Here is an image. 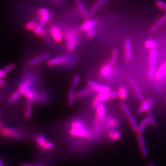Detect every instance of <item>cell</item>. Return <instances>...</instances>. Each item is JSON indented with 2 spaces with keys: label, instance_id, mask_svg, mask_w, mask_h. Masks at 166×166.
Segmentation results:
<instances>
[{
  "label": "cell",
  "instance_id": "43",
  "mask_svg": "<svg viewBox=\"0 0 166 166\" xmlns=\"http://www.w3.org/2000/svg\"><path fill=\"white\" fill-rule=\"evenodd\" d=\"M6 82L3 78H0V86L4 87L6 86Z\"/></svg>",
  "mask_w": 166,
  "mask_h": 166
},
{
  "label": "cell",
  "instance_id": "38",
  "mask_svg": "<svg viewBox=\"0 0 166 166\" xmlns=\"http://www.w3.org/2000/svg\"><path fill=\"white\" fill-rule=\"evenodd\" d=\"M15 65L14 64H9L8 65L6 66L2 70L5 72V73L7 74V73L10 72V71H12L15 68Z\"/></svg>",
  "mask_w": 166,
  "mask_h": 166
},
{
  "label": "cell",
  "instance_id": "39",
  "mask_svg": "<svg viewBox=\"0 0 166 166\" xmlns=\"http://www.w3.org/2000/svg\"><path fill=\"white\" fill-rule=\"evenodd\" d=\"M145 46L147 48L149 49H153L155 46V43L154 41H150V40H148L145 42Z\"/></svg>",
  "mask_w": 166,
  "mask_h": 166
},
{
  "label": "cell",
  "instance_id": "34",
  "mask_svg": "<svg viewBox=\"0 0 166 166\" xmlns=\"http://www.w3.org/2000/svg\"><path fill=\"white\" fill-rule=\"evenodd\" d=\"M36 143H37V145L40 146L41 148L43 147V146L44 145V143H46V138L43 136H37L36 138Z\"/></svg>",
  "mask_w": 166,
  "mask_h": 166
},
{
  "label": "cell",
  "instance_id": "36",
  "mask_svg": "<svg viewBox=\"0 0 166 166\" xmlns=\"http://www.w3.org/2000/svg\"><path fill=\"white\" fill-rule=\"evenodd\" d=\"M32 105H27L26 110L25 112V117L29 119L32 115Z\"/></svg>",
  "mask_w": 166,
  "mask_h": 166
},
{
  "label": "cell",
  "instance_id": "7",
  "mask_svg": "<svg viewBox=\"0 0 166 166\" xmlns=\"http://www.w3.org/2000/svg\"><path fill=\"white\" fill-rule=\"evenodd\" d=\"M68 61V58L65 56H57L49 59L48 62V65L50 66H55L66 64Z\"/></svg>",
  "mask_w": 166,
  "mask_h": 166
},
{
  "label": "cell",
  "instance_id": "2",
  "mask_svg": "<svg viewBox=\"0 0 166 166\" xmlns=\"http://www.w3.org/2000/svg\"><path fill=\"white\" fill-rule=\"evenodd\" d=\"M66 41L67 43L66 49L68 51H73L77 46L78 41V36L75 31L68 30L65 34Z\"/></svg>",
  "mask_w": 166,
  "mask_h": 166
},
{
  "label": "cell",
  "instance_id": "4",
  "mask_svg": "<svg viewBox=\"0 0 166 166\" xmlns=\"http://www.w3.org/2000/svg\"><path fill=\"white\" fill-rule=\"evenodd\" d=\"M157 52L155 50H152L149 55V69H148V79L152 80L155 76V66L157 62Z\"/></svg>",
  "mask_w": 166,
  "mask_h": 166
},
{
  "label": "cell",
  "instance_id": "9",
  "mask_svg": "<svg viewBox=\"0 0 166 166\" xmlns=\"http://www.w3.org/2000/svg\"><path fill=\"white\" fill-rule=\"evenodd\" d=\"M0 133L5 137L16 138L19 136V133L16 130L12 129L11 128H3L0 129Z\"/></svg>",
  "mask_w": 166,
  "mask_h": 166
},
{
  "label": "cell",
  "instance_id": "3",
  "mask_svg": "<svg viewBox=\"0 0 166 166\" xmlns=\"http://www.w3.org/2000/svg\"><path fill=\"white\" fill-rule=\"evenodd\" d=\"M118 97V93L113 91V92H109L108 93L99 94L96 96V98L94 99L93 101V105L94 107L96 108L98 105L101 103V102L105 101Z\"/></svg>",
  "mask_w": 166,
  "mask_h": 166
},
{
  "label": "cell",
  "instance_id": "1",
  "mask_svg": "<svg viewBox=\"0 0 166 166\" xmlns=\"http://www.w3.org/2000/svg\"><path fill=\"white\" fill-rule=\"evenodd\" d=\"M69 133L72 136L84 138L86 139H90L92 136L90 130L79 121H76L72 124Z\"/></svg>",
  "mask_w": 166,
  "mask_h": 166
},
{
  "label": "cell",
  "instance_id": "20",
  "mask_svg": "<svg viewBox=\"0 0 166 166\" xmlns=\"http://www.w3.org/2000/svg\"><path fill=\"white\" fill-rule=\"evenodd\" d=\"M166 74V61L160 66L156 73H155V77L157 79H160Z\"/></svg>",
  "mask_w": 166,
  "mask_h": 166
},
{
  "label": "cell",
  "instance_id": "8",
  "mask_svg": "<svg viewBox=\"0 0 166 166\" xmlns=\"http://www.w3.org/2000/svg\"><path fill=\"white\" fill-rule=\"evenodd\" d=\"M137 140L140 147V150L141 154L144 157H147L148 156V151L146 147L145 140L143 138V135L142 134H138L137 135Z\"/></svg>",
  "mask_w": 166,
  "mask_h": 166
},
{
  "label": "cell",
  "instance_id": "45",
  "mask_svg": "<svg viewBox=\"0 0 166 166\" xmlns=\"http://www.w3.org/2000/svg\"><path fill=\"white\" fill-rule=\"evenodd\" d=\"M34 166H46L44 164H34Z\"/></svg>",
  "mask_w": 166,
  "mask_h": 166
},
{
  "label": "cell",
  "instance_id": "6",
  "mask_svg": "<svg viewBox=\"0 0 166 166\" xmlns=\"http://www.w3.org/2000/svg\"><path fill=\"white\" fill-rule=\"evenodd\" d=\"M37 13L40 16L39 18V25H41L42 26L44 27L46 23L49 21L50 18V12L48 9L42 8L41 9H39Z\"/></svg>",
  "mask_w": 166,
  "mask_h": 166
},
{
  "label": "cell",
  "instance_id": "28",
  "mask_svg": "<svg viewBox=\"0 0 166 166\" xmlns=\"http://www.w3.org/2000/svg\"><path fill=\"white\" fill-rule=\"evenodd\" d=\"M118 97H120L122 100H125L127 98V90L124 87H120L119 89Z\"/></svg>",
  "mask_w": 166,
  "mask_h": 166
},
{
  "label": "cell",
  "instance_id": "27",
  "mask_svg": "<svg viewBox=\"0 0 166 166\" xmlns=\"http://www.w3.org/2000/svg\"><path fill=\"white\" fill-rule=\"evenodd\" d=\"M128 122H129V123H130L132 130H133L134 131L137 132L138 128V124L137 123L136 119L132 116L130 117L129 118H128Z\"/></svg>",
  "mask_w": 166,
  "mask_h": 166
},
{
  "label": "cell",
  "instance_id": "19",
  "mask_svg": "<svg viewBox=\"0 0 166 166\" xmlns=\"http://www.w3.org/2000/svg\"><path fill=\"white\" fill-rule=\"evenodd\" d=\"M112 66L111 64H106L103 66L100 72V77L101 78H105L108 76L111 72Z\"/></svg>",
  "mask_w": 166,
  "mask_h": 166
},
{
  "label": "cell",
  "instance_id": "22",
  "mask_svg": "<svg viewBox=\"0 0 166 166\" xmlns=\"http://www.w3.org/2000/svg\"><path fill=\"white\" fill-rule=\"evenodd\" d=\"M148 124H149V121L148 119V117L145 118L142 121H141L140 123L139 124V125H138V128L137 131L138 134H142L145 129H146V126L148 125Z\"/></svg>",
  "mask_w": 166,
  "mask_h": 166
},
{
  "label": "cell",
  "instance_id": "13",
  "mask_svg": "<svg viewBox=\"0 0 166 166\" xmlns=\"http://www.w3.org/2000/svg\"><path fill=\"white\" fill-rule=\"evenodd\" d=\"M98 23L99 22L97 19H88L81 25L80 29L82 31L86 32L87 30L93 29V27H95L98 25Z\"/></svg>",
  "mask_w": 166,
  "mask_h": 166
},
{
  "label": "cell",
  "instance_id": "29",
  "mask_svg": "<svg viewBox=\"0 0 166 166\" xmlns=\"http://www.w3.org/2000/svg\"><path fill=\"white\" fill-rule=\"evenodd\" d=\"M118 57V50L117 48H114L112 52L111 58L110 60V64L111 65H113L116 63Z\"/></svg>",
  "mask_w": 166,
  "mask_h": 166
},
{
  "label": "cell",
  "instance_id": "32",
  "mask_svg": "<svg viewBox=\"0 0 166 166\" xmlns=\"http://www.w3.org/2000/svg\"><path fill=\"white\" fill-rule=\"evenodd\" d=\"M80 80V77L79 75H76L73 77L72 82L71 83V87L72 89H75L77 88L78 84L79 83Z\"/></svg>",
  "mask_w": 166,
  "mask_h": 166
},
{
  "label": "cell",
  "instance_id": "44",
  "mask_svg": "<svg viewBox=\"0 0 166 166\" xmlns=\"http://www.w3.org/2000/svg\"><path fill=\"white\" fill-rule=\"evenodd\" d=\"M20 166H34V164H31V163H22L20 164Z\"/></svg>",
  "mask_w": 166,
  "mask_h": 166
},
{
  "label": "cell",
  "instance_id": "47",
  "mask_svg": "<svg viewBox=\"0 0 166 166\" xmlns=\"http://www.w3.org/2000/svg\"><path fill=\"white\" fill-rule=\"evenodd\" d=\"M2 123H1V122L0 121V129H1V128H2Z\"/></svg>",
  "mask_w": 166,
  "mask_h": 166
},
{
  "label": "cell",
  "instance_id": "37",
  "mask_svg": "<svg viewBox=\"0 0 166 166\" xmlns=\"http://www.w3.org/2000/svg\"><path fill=\"white\" fill-rule=\"evenodd\" d=\"M38 25L36 23H35L34 22H30L29 23H27L25 25V28L29 30H34L35 28L36 27L37 25Z\"/></svg>",
  "mask_w": 166,
  "mask_h": 166
},
{
  "label": "cell",
  "instance_id": "10",
  "mask_svg": "<svg viewBox=\"0 0 166 166\" xmlns=\"http://www.w3.org/2000/svg\"><path fill=\"white\" fill-rule=\"evenodd\" d=\"M50 33L56 42L60 43L62 41L63 34H61V30L58 26L56 25L53 26L50 30Z\"/></svg>",
  "mask_w": 166,
  "mask_h": 166
},
{
  "label": "cell",
  "instance_id": "14",
  "mask_svg": "<svg viewBox=\"0 0 166 166\" xmlns=\"http://www.w3.org/2000/svg\"><path fill=\"white\" fill-rule=\"evenodd\" d=\"M124 54L125 57L127 60H130L132 59V43L131 41L129 39L126 40L125 43V48H124Z\"/></svg>",
  "mask_w": 166,
  "mask_h": 166
},
{
  "label": "cell",
  "instance_id": "24",
  "mask_svg": "<svg viewBox=\"0 0 166 166\" xmlns=\"http://www.w3.org/2000/svg\"><path fill=\"white\" fill-rule=\"evenodd\" d=\"M166 15H164L162 16L161 18H160L153 25L151 29L152 31L153 32H155L164 23L166 22Z\"/></svg>",
  "mask_w": 166,
  "mask_h": 166
},
{
  "label": "cell",
  "instance_id": "46",
  "mask_svg": "<svg viewBox=\"0 0 166 166\" xmlns=\"http://www.w3.org/2000/svg\"><path fill=\"white\" fill-rule=\"evenodd\" d=\"M3 166V162L1 161V160H0V166Z\"/></svg>",
  "mask_w": 166,
  "mask_h": 166
},
{
  "label": "cell",
  "instance_id": "48",
  "mask_svg": "<svg viewBox=\"0 0 166 166\" xmlns=\"http://www.w3.org/2000/svg\"><path fill=\"white\" fill-rule=\"evenodd\" d=\"M148 166H154L153 165H152V164H149V165H148Z\"/></svg>",
  "mask_w": 166,
  "mask_h": 166
},
{
  "label": "cell",
  "instance_id": "17",
  "mask_svg": "<svg viewBox=\"0 0 166 166\" xmlns=\"http://www.w3.org/2000/svg\"><path fill=\"white\" fill-rule=\"evenodd\" d=\"M105 105L102 103H100L96 107V119L98 121H100L101 119H102L105 115Z\"/></svg>",
  "mask_w": 166,
  "mask_h": 166
},
{
  "label": "cell",
  "instance_id": "40",
  "mask_svg": "<svg viewBox=\"0 0 166 166\" xmlns=\"http://www.w3.org/2000/svg\"><path fill=\"white\" fill-rule=\"evenodd\" d=\"M156 5L160 9L166 11V3L164 2L158 0L156 2Z\"/></svg>",
  "mask_w": 166,
  "mask_h": 166
},
{
  "label": "cell",
  "instance_id": "41",
  "mask_svg": "<svg viewBox=\"0 0 166 166\" xmlns=\"http://www.w3.org/2000/svg\"><path fill=\"white\" fill-rule=\"evenodd\" d=\"M86 32H87V36L89 37L90 38H93L96 36V31L93 28L87 30Z\"/></svg>",
  "mask_w": 166,
  "mask_h": 166
},
{
  "label": "cell",
  "instance_id": "42",
  "mask_svg": "<svg viewBox=\"0 0 166 166\" xmlns=\"http://www.w3.org/2000/svg\"><path fill=\"white\" fill-rule=\"evenodd\" d=\"M6 76H7V74L5 73V72L3 71L2 69L0 70V78L4 79Z\"/></svg>",
  "mask_w": 166,
  "mask_h": 166
},
{
  "label": "cell",
  "instance_id": "21",
  "mask_svg": "<svg viewBox=\"0 0 166 166\" xmlns=\"http://www.w3.org/2000/svg\"><path fill=\"white\" fill-rule=\"evenodd\" d=\"M106 1L107 0H98L89 12V16H93V15L98 11V9H99Z\"/></svg>",
  "mask_w": 166,
  "mask_h": 166
},
{
  "label": "cell",
  "instance_id": "26",
  "mask_svg": "<svg viewBox=\"0 0 166 166\" xmlns=\"http://www.w3.org/2000/svg\"><path fill=\"white\" fill-rule=\"evenodd\" d=\"M109 139H111L112 140H118L121 138L120 133L116 131H112L109 133Z\"/></svg>",
  "mask_w": 166,
  "mask_h": 166
},
{
  "label": "cell",
  "instance_id": "18",
  "mask_svg": "<svg viewBox=\"0 0 166 166\" xmlns=\"http://www.w3.org/2000/svg\"><path fill=\"white\" fill-rule=\"evenodd\" d=\"M93 92L92 89L90 88V87L84 88L83 89L80 90L79 91L76 93V98H81L82 97H85L89 95Z\"/></svg>",
  "mask_w": 166,
  "mask_h": 166
},
{
  "label": "cell",
  "instance_id": "31",
  "mask_svg": "<svg viewBox=\"0 0 166 166\" xmlns=\"http://www.w3.org/2000/svg\"><path fill=\"white\" fill-rule=\"evenodd\" d=\"M147 115H148V118L149 121V124H151V125L153 127H156L157 126V124L156 122L155 121L154 117L153 116L152 112L151 111V109H149L147 111Z\"/></svg>",
  "mask_w": 166,
  "mask_h": 166
},
{
  "label": "cell",
  "instance_id": "15",
  "mask_svg": "<svg viewBox=\"0 0 166 166\" xmlns=\"http://www.w3.org/2000/svg\"><path fill=\"white\" fill-rule=\"evenodd\" d=\"M153 103V100L152 99H148L147 100L143 101L141 105L139 107L138 112L141 114L145 112H147L150 109V107L152 105Z\"/></svg>",
  "mask_w": 166,
  "mask_h": 166
},
{
  "label": "cell",
  "instance_id": "49",
  "mask_svg": "<svg viewBox=\"0 0 166 166\" xmlns=\"http://www.w3.org/2000/svg\"></svg>",
  "mask_w": 166,
  "mask_h": 166
},
{
  "label": "cell",
  "instance_id": "35",
  "mask_svg": "<svg viewBox=\"0 0 166 166\" xmlns=\"http://www.w3.org/2000/svg\"><path fill=\"white\" fill-rule=\"evenodd\" d=\"M54 147H55L54 143L50 142V141H46L42 148H43L45 150H50L53 149Z\"/></svg>",
  "mask_w": 166,
  "mask_h": 166
},
{
  "label": "cell",
  "instance_id": "5",
  "mask_svg": "<svg viewBox=\"0 0 166 166\" xmlns=\"http://www.w3.org/2000/svg\"><path fill=\"white\" fill-rule=\"evenodd\" d=\"M88 86L93 91H96L99 94L108 93L110 92V88L109 87L102 86L93 81H89L87 82Z\"/></svg>",
  "mask_w": 166,
  "mask_h": 166
},
{
  "label": "cell",
  "instance_id": "30",
  "mask_svg": "<svg viewBox=\"0 0 166 166\" xmlns=\"http://www.w3.org/2000/svg\"><path fill=\"white\" fill-rule=\"evenodd\" d=\"M121 108L123 111V112L125 114L127 118H129L130 117L132 116L131 112L130 111V109L128 108L127 105L125 103H121L120 104Z\"/></svg>",
  "mask_w": 166,
  "mask_h": 166
},
{
  "label": "cell",
  "instance_id": "11",
  "mask_svg": "<svg viewBox=\"0 0 166 166\" xmlns=\"http://www.w3.org/2000/svg\"><path fill=\"white\" fill-rule=\"evenodd\" d=\"M75 3L80 14L84 18H87L89 16V12L82 0H75Z\"/></svg>",
  "mask_w": 166,
  "mask_h": 166
},
{
  "label": "cell",
  "instance_id": "12",
  "mask_svg": "<svg viewBox=\"0 0 166 166\" xmlns=\"http://www.w3.org/2000/svg\"><path fill=\"white\" fill-rule=\"evenodd\" d=\"M51 55L49 53H44L43 55H41L38 57H35L34 58H33L31 60H30L29 62V64L30 66H35L37 64L41 63L42 62H44L46 60L49 59Z\"/></svg>",
  "mask_w": 166,
  "mask_h": 166
},
{
  "label": "cell",
  "instance_id": "25",
  "mask_svg": "<svg viewBox=\"0 0 166 166\" xmlns=\"http://www.w3.org/2000/svg\"><path fill=\"white\" fill-rule=\"evenodd\" d=\"M76 98V93L75 90L71 89L68 92V103L69 105H73Z\"/></svg>",
  "mask_w": 166,
  "mask_h": 166
},
{
  "label": "cell",
  "instance_id": "33",
  "mask_svg": "<svg viewBox=\"0 0 166 166\" xmlns=\"http://www.w3.org/2000/svg\"><path fill=\"white\" fill-rule=\"evenodd\" d=\"M20 93L19 91H16L14 92V93L12 94V96H10L9 101L10 102L14 103L17 100L18 98L20 97Z\"/></svg>",
  "mask_w": 166,
  "mask_h": 166
},
{
  "label": "cell",
  "instance_id": "16",
  "mask_svg": "<svg viewBox=\"0 0 166 166\" xmlns=\"http://www.w3.org/2000/svg\"><path fill=\"white\" fill-rule=\"evenodd\" d=\"M128 79H129V81H130L131 84L132 85L134 91L135 92V93L137 94L138 97L139 98L140 100L141 101H143V95H142L141 90H140V89L139 88V87L138 86V84H137L136 82L135 81V80H134L132 77H129Z\"/></svg>",
  "mask_w": 166,
  "mask_h": 166
},
{
  "label": "cell",
  "instance_id": "23",
  "mask_svg": "<svg viewBox=\"0 0 166 166\" xmlns=\"http://www.w3.org/2000/svg\"><path fill=\"white\" fill-rule=\"evenodd\" d=\"M32 83H33V80H32V79H30V78L25 79L19 87V90L30 89L31 88Z\"/></svg>",
  "mask_w": 166,
  "mask_h": 166
}]
</instances>
